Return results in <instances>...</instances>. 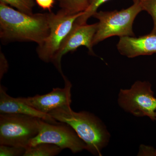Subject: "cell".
<instances>
[{
  "label": "cell",
  "mask_w": 156,
  "mask_h": 156,
  "mask_svg": "<svg viewBox=\"0 0 156 156\" xmlns=\"http://www.w3.org/2000/svg\"><path fill=\"white\" fill-rule=\"evenodd\" d=\"M155 117H156V112H155Z\"/></svg>",
  "instance_id": "obj_21"
},
{
  "label": "cell",
  "mask_w": 156,
  "mask_h": 156,
  "mask_svg": "<svg viewBox=\"0 0 156 156\" xmlns=\"http://www.w3.org/2000/svg\"><path fill=\"white\" fill-rule=\"evenodd\" d=\"M56 121L66 123L76 131L92 154L101 156V151L109 141L106 127L95 115L89 112L73 111L70 105L60 107L48 113Z\"/></svg>",
  "instance_id": "obj_2"
},
{
  "label": "cell",
  "mask_w": 156,
  "mask_h": 156,
  "mask_svg": "<svg viewBox=\"0 0 156 156\" xmlns=\"http://www.w3.org/2000/svg\"><path fill=\"white\" fill-rule=\"evenodd\" d=\"M108 1L109 0H87L88 8L84 11L83 14L78 17L75 23L78 24H86L88 20L97 12L98 8Z\"/></svg>",
  "instance_id": "obj_15"
},
{
  "label": "cell",
  "mask_w": 156,
  "mask_h": 156,
  "mask_svg": "<svg viewBox=\"0 0 156 156\" xmlns=\"http://www.w3.org/2000/svg\"><path fill=\"white\" fill-rule=\"evenodd\" d=\"M62 150L55 144L42 143L26 149L23 156H54L58 155Z\"/></svg>",
  "instance_id": "obj_12"
},
{
  "label": "cell",
  "mask_w": 156,
  "mask_h": 156,
  "mask_svg": "<svg viewBox=\"0 0 156 156\" xmlns=\"http://www.w3.org/2000/svg\"><path fill=\"white\" fill-rule=\"evenodd\" d=\"M7 89L0 86V113L17 114L28 115L42 119L48 123L57 124V122L50 115L43 113L29 106L17 98L7 94Z\"/></svg>",
  "instance_id": "obj_11"
},
{
  "label": "cell",
  "mask_w": 156,
  "mask_h": 156,
  "mask_svg": "<svg viewBox=\"0 0 156 156\" xmlns=\"http://www.w3.org/2000/svg\"><path fill=\"white\" fill-rule=\"evenodd\" d=\"M36 3L41 9L44 10H48L51 12L55 3V0H35Z\"/></svg>",
  "instance_id": "obj_18"
},
{
  "label": "cell",
  "mask_w": 156,
  "mask_h": 156,
  "mask_svg": "<svg viewBox=\"0 0 156 156\" xmlns=\"http://www.w3.org/2000/svg\"><path fill=\"white\" fill-rule=\"evenodd\" d=\"M42 143L55 144L62 149H69L74 154L86 150L87 147L85 143L69 125L61 122L52 124L43 119L41 120L38 134L31 140L28 147Z\"/></svg>",
  "instance_id": "obj_7"
},
{
  "label": "cell",
  "mask_w": 156,
  "mask_h": 156,
  "mask_svg": "<svg viewBox=\"0 0 156 156\" xmlns=\"http://www.w3.org/2000/svg\"><path fill=\"white\" fill-rule=\"evenodd\" d=\"M60 9L69 14L84 12L88 7L87 0H57Z\"/></svg>",
  "instance_id": "obj_13"
},
{
  "label": "cell",
  "mask_w": 156,
  "mask_h": 156,
  "mask_svg": "<svg viewBox=\"0 0 156 156\" xmlns=\"http://www.w3.org/2000/svg\"><path fill=\"white\" fill-rule=\"evenodd\" d=\"M117 48L120 54L128 58L152 55L156 53V34L120 37Z\"/></svg>",
  "instance_id": "obj_10"
},
{
  "label": "cell",
  "mask_w": 156,
  "mask_h": 156,
  "mask_svg": "<svg viewBox=\"0 0 156 156\" xmlns=\"http://www.w3.org/2000/svg\"><path fill=\"white\" fill-rule=\"evenodd\" d=\"M63 88H53L48 94L36 95L32 97L18 98L20 100L43 113H48L54 109L72 103L71 83L65 76Z\"/></svg>",
  "instance_id": "obj_9"
},
{
  "label": "cell",
  "mask_w": 156,
  "mask_h": 156,
  "mask_svg": "<svg viewBox=\"0 0 156 156\" xmlns=\"http://www.w3.org/2000/svg\"><path fill=\"white\" fill-rule=\"evenodd\" d=\"M49 13L29 15L0 3V38L3 42L18 41L41 44L49 35Z\"/></svg>",
  "instance_id": "obj_1"
},
{
  "label": "cell",
  "mask_w": 156,
  "mask_h": 156,
  "mask_svg": "<svg viewBox=\"0 0 156 156\" xmlns=\"http://www.w3.org/2000/svg\"><path fill=\"white\" fill-rule=\"evenodd\" d=\"M0 79L2 80L3 76L8 71L9 69V64L8 61L4 56V54L1 51V56H0Z\"/></svg>",
  "instance_id": "obj_19"
},
{
  "label": "cell",
  "mask_w": 156,
  "mask_h": 156,
  "mask_svg": "<svg viewBox=\"0 0 156 156\" xmlns=\"http://www.w3.org/2000/svg\"><path fill=\"white\" fill-rule=\"evenodd\" d=\"M41 119L28 115L0 113V145L27 148L38 134Z\"/></svg>",
  "instance_id": "obj_4"
},
{
  "label": "cell",
  "mask_w": 156,
  "mask_h": 156,
  "mask_svg": "<svg viewBox=\"0 0 156 156\" xmlns=\"http://www.w3.org/2000/svg\"><path fill=\"white\" fill-rule=\"evenodd\" d=\"M143 11H145L151 16L154 27L151 33L156 34V0H141L140 2Z\"/></svg>",
  "instance_id": "obj_16"
},
{
  "label": "cell",
  "mask_w": 156,
  "mask_h": 156,
  "mask_svg": "<svg viewBox=\"0 0 156 156\" xmlns=\"http://www.w3.org/2000/svg\"><path fill=\"white\" fill-rule=\"evenodd\" d=\"M83 13L69 14L61 9L56 14L50 12V33L41 44L38 45L37 48V54L41 60L45 62H52L76 20Z\"/></svg>",
  "instance_id": "obj_5"
},
{
  "label": "cell",
  "mask_w": 156,
  "mask_h": 156,
  "mask_svg": "<svg viewBox=\"0 0 156 156\" xmlns=\"http://www.w3.org/2000/svg\"><path fill=\"white\" fill-rule=\"evenodd\" d=\"M142 11L140 3H135L121 11L95 12L93 16L98 20V22L92 41L93 46L112 37L135 36L133 30V23Z\"/></svg>",
  "instance_id": "obj_3"
},
{
  "label": "cell",
  "mask_w": 156,
  "mask_h": 156,
  "mask_svg": "<svg viewBox=\"0 0 156 156\" xmlns=\"http://www.w3.org/2000/svg\"><path fill=\"white\" fill-rule=\"evenodd\" d=\"M149 82L136 81L131 89H121L118 102L121 108L136 117L155 120L156 98Z\"/></svg>",
  "instance_id": "obj_6"
},
{
  "label": "cell",
  "mask_w": 156,
  "mask_h": 156,
  "mask_svg": "<svg viewBox=\"0 0 156 156\" xmlns=\"http://www.w3.org/2000/svg\"><path fill=\"white\" fill-rule=\"evenodd\" d=\"M98 23L92 24H78L75 23L71 30L63 40L52 62L62 77L65 75L62 69L61 60L63 55L74 52L78 48L84 46L92 55H95L93 50V38L97 30Z\"/></svg>",
  "instance_id": "obj_8"
},
{
  "label": "cell",
  "mask_w": 156,
  "mask_h": 156,
  "mask_svg": "<svg viewBox=\"0 0 156 156\" xmlns=\"http://www.w3.org/2000/svg\"><path fill=\"white\" fill-rule=\"evenodd\" d=\"M26 148L21 147L6 145H0V156H23Z\"/></svg>",
  "instance_id": "obj_17"
},
{
  "label": "cell",
  "mask_w": 156,
  "mask_h": 156,
  "mask_svg": "<svg viewBox=\"0 0 156 156\" xmlns=\"http://www.w3.org/2000/svg\"><path fill=\"white\" fill-rule=\"evenodd\" d=\"M133 2H134V3H140V1H141V0H133Z\"/></svg>",
  "instance_id": "obj_20"
},
{
  "label": "cell",
  "mask_w": 156,
  "mask_h": 156,
  "mask_svg": "<svg viewBox=\"0 0 156 156\" xmlns=\"http://www.w3.org/2000/svg\"><path fill=\"white\" fill-rule=\"evenodd\" d=\"M35 0H0V3L10 5L17 9L18 11L31 15L35 5Z\"/></svg>",
  "instance_id": "obj_14"
}]
</instances>
